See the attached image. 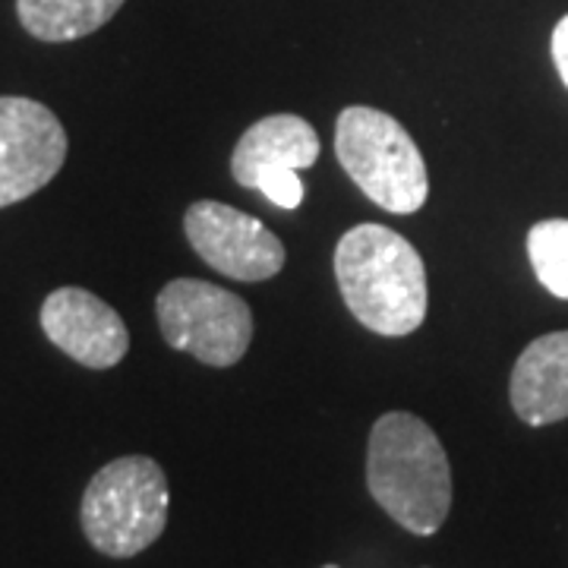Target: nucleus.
Returning a JSON list of instances; mask_svg holds the SVG:
<instances>
[{
	"label": "nucleus",
	"mask_w": 568,
	"mask_h": 568,
	"mask_svg": "<svg viewBox=\"0 0 568 568\" xmlns=\"http://www.w3.org/2000/svg\"><path fill=\"white\" fill-rule=\"evenodd\" d=\"M366 487L392 521L433 537L452 511V465L433 426L417 414H383L366 448Z\"/></svg>",
	"instance_id": "1"
},
{
	"label": "nucleus",
	"mask_w": 568,
	"mask_h": 568,
	"mask_svg": "<svg viewBox=\"0 0 568 568\" xmlns=\"http://www.w3.org/2000/svg\"><path fill=\"white\" fill-rule=\"evenodd\" d=\"M335 278L351 316L383 338L426 320V265L417 246L383 224H357L335 246Z\"/></svg>",
	"instance_id": "2"
},
{
	"label": "nucleus",
	"mask_w": 568,
	"mask_h": 568,
	"mask_svg": "<svg viewBox=\"0 0 568 568\" xmlns=\"http://www.w3.org/2000/svg\"><path fill=\"white\" fill-rule=\"evenodd\" d=\"M171 489L162 465L145 455L108 462L82 493L85 540L111 559L140 556L164 534Z\"/></svg>",
	"instance_id": "3"
},
{
	"label": "nucleus",
	"mask_w": 568,
	"mask_h": 568,
	"mask_svg": "<svg viewBox=\"0 0 568 568\" xmlns=\"http://www.w3.org/2000/svg\"><path fill=\"white\" fill-rule=\"evenodd\" d=\"M335 155L366 200L392 215L420 212L429 196L426 162L402 123L386 111L351 104L335 123Z\"/></svg>",
	"instance_id": "4"
},
{
	"label": "nucleus",
	"mask_w": 568,
	"mask_h": 568,
	"mask_svg": "<svg viewBox=\"0 0 568 568\" xmlns=\"http://www.w3.org/2000/svg\"><path fill=\"white\" fill-rule=\"evenodd\" d=\"M155 316L164 342L205 366H234L253 342V310L227 287L174 278L159 291Z\"/></svg>",
	"instance_id": "5"
},
{
	"label": "nucleus",
	"mask_w": 568,
	"mask_h": 568,
	"mask_svg": "<svg viewBox=\"0 0 568 568\" xmlns=\"http://www.w3.org/2000/svg\"><path fill=\"white\" fill-rule=\"evenodd\" d=\"M67 149V130L51 108L22 95H0V209L29 200L54 181Z\"/></svg>",
	"instance_id": "6"
},
{
	"label": "nucleus",
	"mask_w": 568,
	"mask_h": 568,
	"mask_svg": "<svg viewBox=\"0 0 568 568\" xmlns=\"http://www.w3.org/2000/svg\"><path fill=\"white\" fill-rule=\"evenodd\" d=\"M186 241L196 256L234 282H265L284 268V244L260 219L234 205L200 200L183 215Z\"/></svg>",
	"instance_id": "7"
},
{
	"label": "nucleus",
	"mask_w": 568,
	"mask_h": 568,
	"mask_svg": "<svg viewBox=\"0 0 568 568\" xmlns=\"http://www.w3.org/2000/svg\"><path fill=\"white\" fill-rule=\"evenodd\" d=\"M39 320L48 342L89 369H111L130 351V332L118 310L85 287L51 291L41 304Z\"/></svg>",
	"instance_id": "8"
},
{
	"label": "nucleus",
	"mask_w": 568,
	"mask_h": 568,
	"mask_svg": "<svg viewBox=\"0 0 568 568\" xmlns=\"http://www.w3.org/2000/svg\"><path fill=\"white\" fill-rule=\"evenodd\" d=\"M511 407L528 426L568 417V332L534 338L511 369Z\"/></svg>",
	"instance_id": "9"
},
{
	"label": "nucleus",
	"mask_w": 568,
	"mask_h": 568,
	"mask_svg": "<svg viewBox=\"0 0 568 568\" xmlns=\"http://www.w3.org/2000/svg\"><path fill=\"white\" fill-rule=\"evenodd\" d=\"M320 136L297 114H268L246 130L231 152V174L241 186H253L265 168L306 171L320 162Z\"/></svg>",
	"instance_id": "10"
},
{
	"label": "nucleus",
	"mask_w": 568,
	"mask_h": 568,
	"mask_svg": "<svg viewBox=\"0 0 568 568\" xmlns=\"http://www.w3.org/2000/svg\"><path fill=\"white\" fill-rule=\"evenodd\" d=\"M126 0H17L20 26L39 41H77L114 20Z\"/></svg>",
	"instance_id": "11"
},
{
	"label": "nucleus",
	"mask_w": 568,
	"mask_h": 568,
	"mask_svg": "<svg viewBox=\"0 0 568 568\" xmlns=\"http://www.w3.org/2000/svg\"><path fill=\"white\" fill-rule=\"evenodd\" d=\"M528 256L537 282L568 301V219H547L528 231Z\"/></svg>",
	"instance_id": "12"
},
{
	"label": "nucleus",
	"mask_w": 568,
	"mask_h": 568,
	"mask_svg": "<svg viewBox=\"0 0 568 568\" xmlns=\"http://www.w3.org/2000/svg\"><path fill=\"white\" fill-rule=\"evenodd\" d=\"M253 190H260L268 203H275L278 209H297L304 203V183H301V171L291 168H265L263 174L256 178Z\"/></svg>",
	"instance_id": "13"
},
{
	"label": "nucleus",
	"mask_w": 568,
	"mask_h": 568,
	"mask_svg": "<svg viewBox=\"0 0 568 568\" xmlns=\"http://www.w3.org/2000/svg\"><path fill=\"white\" fill-rule=\"evenodd\" d=\"M549 48H552V63H556V70H559V77H562V82H566L568 89V17H562V20L556 22Z\"/></svg>",
	"instance_id": "14"
},
{
	"label": "nucleus",
	"mask_w": 568,
	"mask_h": 568,
	"mask_svg": "<svg viewBox=\"0 0 568 568\" xmlns=\"http://www.w3.org/2000/svg\"><path fill=\"white\" fill-rule=\"evenodd\" d=\"M323 568H338V566H323Z\"/></svg>",
	"instance_id": "15"
}]
</instances>
